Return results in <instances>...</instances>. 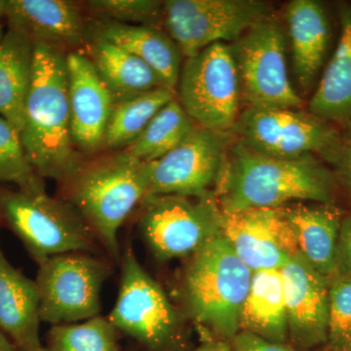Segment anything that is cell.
Segmentation results:
<instances>
[{"label": "cell", "mask_w": 351, "mask_h": 351, "mask_svg": "<svg viewBox=\"0 0 351 351\" xmlns=\"http://www.w3.org/2000/svg\"><path fill=\"white\" fill-rule=\"evenodd\" d=\"M216 198L223 213L281 208L302 201L335 204V180L313 154L277 158L237 140L228 149Z\"/></svg>", "instance_id": "6da1fadb"}, {"label": "cell", "mask_w": 351, "mask_h": 351, "mask_svg": "<svg viewBox=\"0 0 351 351\" xmlns=\"http://www.w3.org/2000/svg\"><path fill=\"white\" fill-rule=\"evenodd\" d=\"M66 53L34 45L31 86L20 136L32 167L41 178L64 182L84 157L71 137Z\"/></svg>", "instance_id": "7a4b0ae2"}, {"label": "cell", "mask_w": 351, "mask_h": 351, "mask_svg": "<svg viewBox=\"0 0 351 351\" xmlns=\"http://www.w3.org/2000/svg\"><path fill=\"white\" fill-rule=\"evenodd\" d=\"M64 184L66 200L119 260L120 228L147 195V163L123 151L84 157Z\"/></svg>", "instance_id": "3957f363"}, {"label": "cell", "mask_w": 351, "mask_h": 351, "mask_svg": "<svg viewBox=\"0 0 351 351\" xmlns=\"http://www.w3.org/2000/svg\"><path fill=\"white\" fill-rule=\"evenodd\" d=\"M253 274L223 235L208 242L184 270L182 295L191 317L219 341L230 343L239 332Z\"/></svg>", "instance_id": "277c9868"}, {"label": "cell", "mask_w": 351, "mask_h": 351, "mask_svg": "<svg viewBox=\"0 0 351 351\" xmlns=\"http://www.w3.org/2000/svg\"><path fill=\"white\" fill-rule=\"evenodd\" d=\"M2 219L38 263L54 256L95 250V234L68 200L53 197L45 188L4 191Z\"/></svg>", "instance_id": "5b68a950"}, {"label": "cell", "mask_w": 351, "mask_h": 351, "mask_svg": "<svg viewBox=\"0 0 351 351\" xmlns=\"http://www.w3.org/2000/svg\"><path fill=\"white\" fill-rule=\"evenodd\" d=\"M138 207L141 232L161 261L191 258L223 232L216 195H147Z\"/></svg>", "instance_id": "8992f818"}, {"label": "cell", "mask_w": 351, "mask_h": 351, "mask_svg": "<svg viewBox=\"0 0 351 351\" xmlns=\"http://www.w3.org/2000/svg\"><path fill=\"white\" fill-rule=\"evenodd\" d=\"M177 90L178 100L196 125L232 133L241 93L230 44H212L186 59Z\"/></svg>", "instance_id": "52a82bcc"}, {"label": "cell", "mask_w": 351, "mask_h": 351, "mask_svg": "<svg viewBox=\"0 0 351 351\" xmlns=\"http://www.w3.org/2000/svg\"><path fill=\"white\" fill-rule=\"evenodd\" d=\"M249 149L277 158L313 154L332 162L341 134L329 122L295 108L248 107L232 132Z\"/></svg>", "instance_id": "ba28073f"}, {"label": "cell", "mask_w": 351, "mask_h": 351, "mask_svg": "<svg viewBox=\"0 0 351 351\" xmlns=\"http://www.w3.org/2000/svg\"><path fill=\"white\" fill-rule=\"evenodd\" d=\"M230 45L239 73L240 93L248 107H301V97L289 78L286 38L278 22L269 16Z\"/></svg>", "instance_id": "9c48e42d"}, {"label": "cell", "mask_w": 351, "mask_h": 351, "mask_svg": "<svg viewBox=\"0 0 351 351\" xmlns=\"http://www.w3.org/2000/svg\"><path fill=\"white\" fill-rule=\"evenodd\" d=\"M108 318L119 331L154 351L169 348L182 330L181 313L130 248L122 258L119 297Z\"/></svg>", "instance_id": "30bf717a"}, {"label": "cell", "mask_w": 351, "mask_h": 351, "mask_svg": "<svg viewBox=\"0 0 351 351\" xmlns=\"http://www.w3.org/2000/svg\"><path fill=\"white\" fill-rule=\"evenodd\" d=\"M110 274L107 263L69 253L38 263L36 283L43 322L71 324L100 315L101 292Z\"/></svg>", "instance_id": "8fae6325"}, {"label": "cell", "mask_w": 351, "mask_h": 351, "mask_svg": "<svg viewBox=\"0 0 351 351\" xmlns=\"http://www.w3.org/2000/svg\"><path fill=\"white\" fill-rule=\"evenodd\" d=\"M269 16L258 0H168L163 6L166 32L186 59L212 44L234 43Z\"/></svg>", "instance_id": "7c38bea8"}, {"label": "cell", "mask_w": 351, "mask_h": 351, "mask_svg": "<svg viewBox=\"0 0 351 351\" xmlns=\"http://www.w3.org/2000/svg\"><path fill=\"white\" fill-rule=\"evenodd\" d=\"M228 136L195 125L174 149L147 163V195H216L228 154Z\"/></svg>", "instance_id": "4fadbf2b"}, {"label": "cell", "mask_w": 351, "mask_h": 351, "mask_svg": "<svg viewBox=\"0 0 351 351\" xmlns=\"http://www.w3.org/2000/svg\"><path fill=\"white\" fill-rule=\"evenodd\" d=\"M221 235L253 272L280 270L299 254L294 230L283 207L223 213Z\"/></svg>", "instance_id": "5bb4252c"}, {"label": "cell", "mask_w": 351, "mask_h": 351, "mask_svg": "<svg viewBox=\"0 0 351 351\" xmlns=\"http://www.w3.org/2000/svg\"><path fill=\"white\" fill-rule=\"evenodd\" d=\"M280 272L291 346L302 351L326 345L331 280L314 269L300 253L291 258Z\"/></svg>", "instance_id": "9a60e30c"}, {"label": "cell", "mask_w": 351, "mask_h": 351, "mask_svg": "<svg viewBox=\"0 0 351 351\" xmlns=\"http://www.w3.org/2000/svg\"><path fill=\"white\" fill-rule=\"evenodd\" d=\"M66 61L73 144L82 157L95 156L104 149L114 101L84 51H69Z\"/></svg>", "instance_id": "2e32d148"}, {"label": "cell", "mask_w": 351, "mask_h": 351, "mask_svg": "<svg viewBox=\"0 0 351 351\" xmlns=\"http://www.w3.org/2000/svg\"><path fill=\"white\" fill-rule=\"evenodd\" d=\"M8 29L36 44L80 50L87 43L88 21L80 3L69 0H7Z\"/></svg>", "instance_id": "e0dca14e"}, {"label": "cell", "mask_w": 351, "mask_h": 351, "mask_svg": "<svg viewBox=\"0 0 351 351\" xmlns=\"http://www.w3.org/2000/svg\"><path fill=\"white\" fill-rule=\"evenodd\" d=\"M88 36L117 44L145 62L176 91L182 71V54L167 32L151 25L120 24L112 21H88Z\"/></svg>", "instance_id": "ac0fdd59"}, {"label": "cell", "mask_w": 351, "mask_h": 351, "mask_svg": "<svg viewBox=\"0 0 351 351\" xmlns=\"http://www.w3.org/2000/svg\"><path fill=\"white\" fill-rule=\"evenodd\" d=\"M293 64L300 87L307 91L324 64L331 40L326 9L315 0H294L285 12Z\"/></svg>", "instance_id": "d6986e66"}, {"label": "cell", "mask_w": 351, "mask_h": 351, "mask_svg": "<svg viewBox=\"0 0 351 351\" xmlns=\"http://www.w3.org/2000/svg\"><path fill=\"white\" fill-rule=\"evenodd\" d=\"M39 295L31 280L7 260L0 246V330L23 351L41 348Z\"/></svg>", "instance_id": "ffe728a7"}, {"label": "cell", "mask_w": 351, "mask_h": 351, "mask_svg": "<svg viewBox=\"0 0 351 351\" xmlns=\"http://www.w3.org/2000/svg\"><path fill=\"white\" fill-rule=\"evenodd\" d=\"M286 216L294 230L299 253L322 276H335L337 242L343 216L335 204L285 206Z\"/></svg>", "instance_id": "44dd1931"}, {"label": "cell", "mask_w": 351, "mask_h": 351, "mask_svg": "<svg viewBox=\"0 0 351 351\" xmlns=\"http://www.w3.org/2000/svg\"><path fill=\"white\" fill-rule=\"evenodd\" d=\"M341 34L313 98L309 112L343 129L351 126V4L339 11Z\"/></svg>", "instance_id": "7402d4cb"}, {"label": "cell", "mask_w": 351, "mask_h": 351, "mask_svg": "<svg viewBox=\"0 0 351 351\" xmlns=\"http://www.w3.org/2000/svg\"><path fill=\"white\" fill-rule=\"evenodd\" d=\"M84 53L107 85L114 103L167 87L152 66L117 44L88 36Z\"/></svg>", "instance_id": "603a6c76"}, {"label": "cell", "mask_w": 351, "mask_h": 351, "mask_svg": "<svg viewBox=\"0 0 351 351\" xmlns=\"http://www.w3.org/2000/svg\"><path fill=\"white\" fill-rule=\"evenodd\" d=\"M239 331L287 343V311L280 270L254 272L240 314Z\"/></svg>", "instance_id": "cb8c5ba5"}, {"label": "cell", "mask_w": 351, "mask_h": 351, "mask_svg": "<svg viewBox=\"0 0 351 351\" xmlns=\"http://www.w3.org/2000/svg\"><path fill=\"white\" fill-rule=\"evenodd\" d=\"M34 44L8 29L0 41V115L18 131L24 124L25 107L34 69Z\"/></svg>", "instance_id": "d4e9b609"}, {"label": "cell", "mask_w": 351, "mask_h": 351, "mask_svg": "<svg viewBox=\"0 0 351 351\" xmlns=\"http://www.w3.org/2000/svg\"><path fill=\"white\" fill-rule=\"evenodd\" d=\"M177 98V92L157 88L113 105L106 130L104 149L123 151L142 134L161 108Z\"/></svg>", "instance_id": "484cf974"}, {"label": "cell", "mask_w": 351, "mask_h": 351, "mask_svg": "<svg viewBox=\"0 0 351 351\" xmlns=\"http://www.w3.org/2000/svg\"><path fill=\"white\" fill-rule=\"evenodd\" d=\"M195 125L176 98L159 110L142 134L123 152L142 162H152L181 144Z\"/></svg>", "instance_id": "4316f807"}, {"label": "cell", "mask_w": 351, "mask_h": 351, "mask_svg": "<svg viewBox=\"0 0 351 351\" xmlns=\"http://www.w3.org/2000/svg\"><path fill=\"white\" fill-rule=\"evenodd\" d=\"M117 329L108 317L95 316L82 323L54 325L50 351H117Z\"/></svg>", "instance_id": "83f0119b"}, {"label": "cell", "mask_w": 351, "mask_h": 351, "mask_svg": "<svg viewBox=\"0 0 351 351\" xmlns=\"http://www.w3.org/2000/svg\"><path fill=\"white\" fill-rule=\"evenodd\" d=\"M0 182H10L18 189L34 191L45 188L43 178L32 167L20 132L0 115Z\"/></svg>", "instance_id": "f1b7e54d"}, {"label": "cell", "mask_w": 351, "mask_h": 351, "mask_svg": "<svg viewBox=\"0 0 351 351\" xmlns=\"http://www.w3.org/2000/svg\"><path fill=\"white\" fill-rule=\"evenodd\" d=\"M85 6L97 19L120 24L158 27L163 22L164 1L157 0H90Z\"/></svg>", "instance_id": "f546056e"}, {"label": "cell", "mask_w": 351, "mask_h": 351, "mask_svg": "<svg viewBox=\"0 0 351 351\" xmlns=\"http://www.w3.org/2000/svg\"><path fill=\"white\" fill-rule=\"evenodd\" d=\"M326 346L351 351V278L335 276L330 281Z\"/></svg>", "instance_id": "4dcf8cb0"}, {"label": "cell", "mask_w": 351, "mask_h": 351, "mask_svg": "<svg viewBox=\"0 0 351 351\" xmlns=\"http://www.w3.org/2000/svg\"><path fill=\"white\" fill-rule=\"evenodd\" d=\"M335 265V276L351 278V213L341 219Z\"/></svg>", "instance_id": "1f68e13d"}, {"label": "cell", "mask_w": 351, "mask_h": 351, "mask_svg": "<svg viewBox=\"0 0 351 351\" xmlns=\"http://www.w3.org/2000/svg\"><path fill=\"white\" fill-rule=\"evenodd\" d=\"M228 345L230 351H298L289 343H274L244 331L237 332Z\"/></svg>", "instance_id": "d6a6232c"}, {"label": "cell", "mask_w": 351, "mask_h": 351, "mask_svg": "<svg viewBox=\"0 0 351 351\" xmlns=\"http://www.w3.org/2000/svg\"><path fill=\"white\" fill-rule=\"evenodd\" d=\"M331 163L338 168L351 195V126L341 135V145Z\"/></svg>", "instance_id": "836d02e7"}, {"label": "cell", "mask_w": 351, "mask_h": 351, "mask_svg": "<svg viewBox=\"0 0 351 351\" xmlns=\"http://www.w3.org/2000/svg\"><path fill=\"white\" fill-rule=\"evenodd\" d=\"M0 351H15L14 346L1 330H0Z\"/></svg>", "instance_id": "e575fe53"}, {"label": "cell", "mask_w": 351, "mask_h": 351, "mask_svg": "<svg viewBox=\"0 0 351 351\" xmlns=\"http://www.w3.org/2000/svg\"><path fill=\"white\" fill-rule=\"evenodd\" d=\"M217 345H218V341H208L193 351H216Z\"/></svg>", "instance_id": "d590c367"}, {"label": "cell", "mask_w": 351, "mask_h": 351, "mask_svg": "<svg viewBox=\"0 0 351 351\" xmlns=\"http://www.w3.org/2000/svg\"><path fill=\"white\" fill-rule=\"evenodd\" d=\"M7 0H0V22L6 15Z\"/></svg>", "instance_id": "8d00e7d4"}, {"label": "cell", "mask_w": 351, "mask_h": 351, "mask_svg": "<svg viewBox=\"0 0 351 351\" xmlns=\"http://www.w3.org/2000/svg\"><path fill=\"white\" fill-rule=\"evenodd\" d=\"M216 351H230V345H228V343H226V341H218Z\"/></svg>", "instance_id": "74e56055"}, {"label": "cell", "mask_w": 351, "mask_h": 351, "mask_svg": "<svg viewBox=\"0 0 351 351\" xmlns=\"http://www.w3.org/2000/svg\"><path fill=\"white\" fill-rule=\"evenodd\" d=\"M3 193H4V189H2L1 188H0V219H2V217H1V199H2V196H3Z\"/></svg>", "instance_id": "f35d334b"}, {"label": "cell", "mask_w": 351, "mask_h": 351, "mask_svg": "<svg viewBox=\"0 0 351 351\" xmlns=\"http://www.w3.org/2000/svg\"><path fill=\"white\" fill-rule=\"evenodd\" d=\"M4 32H3V25L0 22V41H1L2 38H3Z\"/></svg>", "instance_id": "ab89813d"}, {"label": "cell", "mask_w": 351, "mask_h": 351, "mask_svg": "<svg viewBox=\"0 0 351 351\" xmlns=\"http://www.w3.org/2000/svg\"><path fill=\"white\" fill-rule=\"evenodd\" d=\"M317 351H338V350H332V348H329V346L325 345L324 348H323L322 350H317Z\"/></svg>", "instance_id": "60d3db41"}, {"label": "cell", "mask_w": 351, "mask_h": 351, "mask_svg": "<svg viewBox=\"0 0 351 351\" xmlns=\"http://www.w3.org/2000/svg\"><path fill=\"white\" fill-rule=\"evenodd\" d=\"M32 351H50L48 350V348H43V346H41V348H36V350H32Z\"/></svg>", "instance_id": "b9f144b4"}]
</instances>
